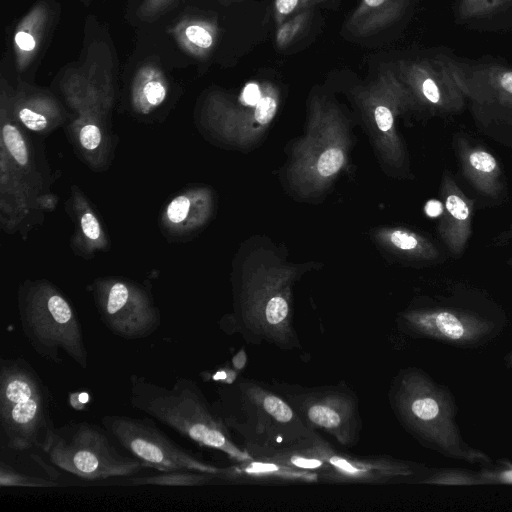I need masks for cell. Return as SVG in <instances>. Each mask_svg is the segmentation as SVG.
Listing matches in <instances>:
<instances>
[{
  "label": "cell",
  "instance_id": "obj_1",
  "mask_svg": "<svg viewBox=\"0 0 512 512\" xmlns=\"http://www.w3.org/2000/svg\"><path fill=\"white\" fill-rule=\"evenodd\" d=\"M388 397L397 420L423 447L468 464L493 465L489 455L462 436L457 423L458 406L449 387L426 371L418 367L399 370Z\"/></svg>",
  "mask_w": 512,
  "mask_h": 512
},
{
  "label": "cell",
  "instance_id": "obj_2",
  "mask_svg": "<svg viewBox=\"0 0 512 512\" xmlns=\"http://www.w3.org/2000/svg\"><path fill=\"white\" fill-rule=\"evenodd\" d=\"M230 431L251 455L311 444L321 436L307 427L288 401L271 385L239 378L217 389L212 403Z\"/></svg>",
  "mask_w": 512,
  "mask_h": 512
},
{
  "label": "cell",
  "instance_id": "obj_3",
  "mask_svg": "<svg viewBox=\"0 0 512 512\" xmlns=\"http://www.w3.org/2000/svg\"><path fill=\"white\" fill-rule=\"evenodd\" d=\"M504 309L482 291L456 288L401 312L399 329L409 337L460 349H479L506 330Z\"/></svg>",
  "mask_w": 512,
  "mask_h": 512
},
{
  "label": "cell",
  "instance_id": "obj_4",
  "mask_svg": "<svg viewBox=\"0 0 512 512\" xmlns=\"http://www.w3.org/2000/svg\"><path fill=\"white\" fill-rule=\"evenodd\" d=\"M129 383V402L134 409L199 447L220 451L234 463L253 459L236 444L231 431L194 380L179 377L167 388L132 374Z\"/></svg>",
  "mask_w": 512,
  "mask_h": 512
},
{
  "label": "cell",
  "instance_id": "obj_5",
  "mask_svg": "<svg viewBox=\"0 0 512 512\" xmlns=\"http://www.w3.org/2000/svg\"><path fill=\"white\" fill-rule=\"evenodd\" d=\"M51 400L47 386L26 359L1 357L0 428L9 449L46 451L56 428Z\"/></svg>",
  "mask_w": 512,
  "mask_h": 512
},
{
  "label": "cell",
  "instance_id": "obj_6",
  "mask_svg": "<svg viewBox=\"0 0 512 512\" xmlns=\"http://www.w3.org/2000/svg\"><path fill=\"white\" fill-rule=\"evenodd\" d=\"M117 445L103 426L71 421L55 428L44 453L53 466L86 480L127 477L147 468Z\"/></svg>",
  "mask_w": 512,
  "mask_h": 512
},
{
  "label": "cell",
  "instance_id": "obj_7",
  "mask_svg": "<svg viewBox=\"0 0 512 512\" xmlns=\"http://www.w3.org/2000/svg\"><path fill=\"white\" fill-rule=\"evenodd\" d=\"M19 317L24 337L39 356L62 363L64 353L82 369L88 368L81 324L60 293L48 288L28 291L20 299Z\"/></svg>",
  "mask_w": 512,
  "mask_h": 512
},
{
  "label": "cell",
  "instance_id": "obj_8",
  "mask_svg": "<svg viewBox=\"0 0 512 512\" xmlns=\"http://www.w3.org/2000/svg\"><path fill=\"white\" fill-rule=\"evenodd\" d=\"M271 386L310 429L326 432L345 447L358 442L362 430L359 401L346 385L304 387L276 383Z\"/></svg>",
  "mask_w": 512,
  "mask_h": 512
},
{
  "label": "cell",
  "instance_id": "obj_9",
  "mask_svg": "<svg viewBox=\"0 0 512 512\" xmlns=\"http://www.w3.org/2000/svg\"><path fill=\"white\" fill-rule=\"evenodd\" d=\"M101 424L113 440L147 468L160 471L190 469L218 476L222 467L202 460L173 441L149 418L103 415Z\"/></svg>",
  "mask_w": 512,
  "mask_h": 512
},
{
  "label": "cell",
  "instance_id": "obj_10",
  "mask_svg": "<svg viewBox=\"0 0 512 512\" xmlns=\"http://www.w3.org/2000/svg\"><path fill=\"white\" fill-rule=\"evenodd\" d=\"M340 112L323 99L314 97L310 109L311 131L305 145L299 148L295 167L304 183L323 185L342 168L345 162V142Z\"/></svg>",
  "mask_w": 512,
  "mask_h": 512
},
{
  "label": "cell",
  "instance_id": "obj_11",
  "mask_svg": "<svg viewBox=\"0 0 512 512\" xmlns=\"http://www.w3.org/2000/svg\"><path fill=\"white\" fill-rule=\"evenodd\" d=\"M311 451L327 464L321 481L330 483L419 484L429 468L392 457H365L338 451L322 437L311 446Z\"/></svg>",
  "mask_w": 512,
  "mask_h": 512
},
{
  "label": "cell",
  "instance_id": "obj_12",
  "mask_svg": "<svg viewBox=\"0 0 512 512\" xmlns=\"http://www.w3.org/2000/svg\"><path fill=\"white\" fill-rule=\"evenodd\" d=\"M395 69L418 105L444 116L464 109L467 98L454 76L450 57L400 60Z\"/></svg>",
  "mask_w": 512,
  "mask_h": 512
},
{
  "label": "cell",
  "instance_id": "obj_13",
  "mask_svg": "<svg viewBox=\"0 0 512 512\" xmlns=\"http://www.w3.org/2000/svg\"><path fill=\"white\" fill-rule=\"evenodd\" d=\"M357 97L373 125L383 134L389 158L394 164H401L405 153L394 129L395 118L418 104L395 67L379 73Z\"/></svg>",
  "mask_w": 512,
  "mask_h": 512
},
{
  "label": "cell",
  "instance_id": "obj_14",
  "mask_svg": "<svg viewBox=\"0 0 512 512\" xmlns=\"http://www.w3.org/2000/svg\"><path fill=\"white\" fill-rule=\"evenodd\" d=\"M98 309L106 328L126 340L147 338L161 325L160 313L148 297L120 281L100 291Z\"/></svg>",
  "mask_w": 512,
  "mask_h": 512
},
{
  "label": "cell",
  "instance_id": "obj_15",
  "mask_svg": "<svg viewBox=\"0 0 512 512\" xmlns=\"http://www.w3.org/2000/svg\"><path fill=\"white\" fill-rule=\"evenodd\" d=\"M54 0H37L17 22L12 34L15 67L20 74L33 68L42 56L59 17Z\"/></svg>",
  "mask_w": 512,
  "mask_h": 512
},
{
  "label": "cell",
  "instance_id": "obj_16",
  "mask_svg": "<svg viewBox=\"0 0 512 512\" xmlns=\"http://www.w3.org/2000/svg\"><path fill=\"white\" fill-rule=\"evenodd\" d=\"M440 197L442 211L437 232L447 252L453 258H459L472 235L475 201L461 190L449 170L442 175Z\"/></svg>",
  "mask_w": 512,
  "mask_h": 512
},
{
  "label": "cell",
  "instance_id": "obj_17",
  "mask_svg": "<svg viewBox=\"0 0 512 512\" xmlns=\"http://www.w3.org/2000/svg\"><path fill=\"white\" fill-rule=\"evenodd\" d=\"M454 76L467 100L512 112V68L500 64L470 66L450 58Z\"/></svg>",
  "mask_w": 512,
  "mask_h": 512
},
{
  "label": "cell",
  "instance_id": "obj_18",
  "mask_svg": "<svg viewBox=\"0 0 512 512\" xmlns=\"http://www.w3.org/2000/svg\"><path fill=\"white\" fill-rule=\"evenodd\" d=\"M453 143L461 172L468 183L486 198H502L506 184L496 157L484 146L463 134H457Z\"/></svg>",
  "mask_w": 512,
  "mask_h": 512
},
{
  "label": "cell",
  "instance_id": "obj_19",
  "mask_svg": "<svg viewBox=\"0 0 512 512\" xmlns=\"http://www.w3.org/2000/svg\"><path fill=\"white\" fill-rule=\"evenodd\" d=\"M218 480L237 483H310L320 481L317 473L275 462L251 459L222 467Z\"/></svg>",
  "mask_w": 512,
  "mask_h": 512
},
{
  "label": "cell",
  "instance_id": "obj_20",
  "mask_svg": "<svg viewBox=\"0 0 512 512\" xmlns=\"http://www.w3.org/2000/svg\"><path fill=\"white\" fill-rule=\"evenodd\" d=\"M408 0H361L346 27L356 37H366L396 22L404 13Z\"/></svg>",
  "mask_w": 512,
  "mask_h": 512
},
{
  "label": "cell",
  "instance_id": "obj_21",
  "mask_svg": "<svg viewBox=\"0 0 512 512\" xmlns=\"http://www.w3.org/2000/svg\"><path fill=\"white\" fill-rule=\"evenodd\" d=\"M169 33L186 54L202 60L214 49L219 29L216 22L207 17L187 15L177 20Z\"/></svg>",
  "mask_w": 512,
  "mask_h": 512
},
{
  "label": "cell",
  "instance_id": "obj_22",
  "mask_svg": "<svg viewBox=\"0 0 512 512\" xmlns=\"http://www.w3.org/2000/svg\"><path fill=\"white\" fill-rule=\"evenodd\" d=\"M471 103V113L478 129L512 148V112L491 104Z\"/></svg>",
  "mask_w": 512,
  "mask_h": 512
},
{
  "label": "cell",
  "instance_id": "obj_23",
  "mask_svg": "<svg viewBox=\"0 0 512 512\" xmlns=\"http://www.w3.org/2000/svg\"><path fill=\"white\" fill-rule=\"evenodd\" d=\"M388 243L411 260L435 263L442 259V251L434 241L407 229L390 230Z\"/></svg>",
  "mask_w": 512,
  "mask_h": 512
},
{
  "label": "cell",
  "instance_id": "obj_24",
  "mask_svg": "<svg viewBox=\"0 0 512 512\" xmlns=\"http://www.w3.org/2000/svg\"><path fill=\"white\" fill-rule=\"evenodd\" d=\"M167 91V81L159 66L148 63L139 67L133 84L134 98L137 103L157 107L166 99Z\"/></svg>",
  "mask_w": 512,
  "mask_h": 512
},
{
  "label": "cell",
  "instance_id": "obj_25",
  "mask_svg": "<svg viewBox=\"0 0 512 512\" xmlns=\"http://www.w3.org/2000/svg\"><path fill=\"white\" fill-rule=\"evenodd\" d=\"M217 480L214 474L190 470L179 469L170 471H160V473L129 478L127 483L133 485H158V486H176L192 487L208 484Z\"/></svg>",
  "mask_w": 512,
  "mask_h": 512
},
{
  "label": "cell",
  "instance_id": "obj_26",
  "mask_svg": "<svg viewBox=\"0 0 512 512\" xmlns=\"http://www.w3.org/2000/svg\"><path fill=\"white\" fill-rule=\"evenodd\" d=\"M419 484L473 486L486 485L480 471L429 467Z\"/></svg>",
  "mask_w": 512,
  "mask_h": 512
},
{
  "label": "cell",
  "instance_id": "obj_27",
  "mask_svg": "<svg viewBox=\"0 0 512 512\" xmlns=\"http://www.w3.org/2000/svg\"><path fill=\"white\" fill-rule=\"evenodd\" d=\"M0 486L1 487H29V488H53L60 484L50 477H41L22 473L1 460L0 462Z\"/></svg>",
  "mask_w": 512,
  "mask_h": 512
},
{
  "label": "cell",
  "instance_id": "obj_28",
  "mask_svg": "<svg viewBox=\"0 0 512 512\" xmlns=\"http://www.w3.org/2000/svg\"><path fill=\"white\" fill-rule=\"evenodd\" d=\"M310 18L308 9H304L277 26L275 43L279 49H286L304 31Z\"/></svg>",
  "mask_w": 512,
  "mask_h": 512
},
{
  "label": "cell",
  "instance_id": "obj_29",
  "mask_svg": "<svg viewBox=\"0 0 512 512\" xmlns=\"http://www.w3.org/2000/svg\"><path fill=\"white\" fill-rule=\"evenodd\" d=\"M512 0H460L458 14L464 19H476L490 16Z\"/></svg>",
  "mask_w": 512,
  "mask_h": 512
},
{
  "label": "cell",
  "instance_id": "obj_30",
  "mask_svg": "<svg viewBox=\"0 0 512 512\" xmlns=\"http://www.w3.org/2000/svg\"><path fill=\"white\" fill-rule=\"evenodd\" d=\"M3 141L15 161L24 166L28 162L25 141L16 126L6 123L2 127Z\"/></svg>",
  "mask_w": 512,
  "mask_h": 512
},
{
  "label": "cell",
  "instance_id": "obj_31",
  "mask_svg": "<svg viewBox=\"0 0 512 512\" xmlns=\"http://www.w3.org/2000/svg\"><path fill=\"white\" fill-rule=\"evenodd\" d=\"M178 0H142L138 17L144 22H155L170 11Z\"/></svg>",
  "mask_w": 512,
  "mask_h": 512
},
{
  "label": "cell",
  "instance_id": "obj_32",
  "mask_svg": "<svg viewBox=\"0 0 512 512\" xmlns=\"http://www.w3.org/2000/svg\"><path fill=\"white\" fill-rule=\"evenodd\" d=\"M302 0H274L273 16L276 26L280 25L295 12L301 11Z\"/></svg>",
  "mask_w": 512,
  "mask_h": 512
},
{
  "label": "cell",
  "instance_id": "obj_33",
  "mask_svg": "<svg viewBox=\"0 0 512 512\" xmlns=\"http://www.w3.org/2000/svg\"><path fill=\"white\" fill-rule=\"evenodd\" d=\"M483 467L481 473L486 485L512 484V465H505L498 468Z\"/></svg>",
  "mask_w": 512,
  "mask_h": 512
},
{
  "label": "cell",
  "instance_id": "obj_34",
  "mask_svg": "<svg viewBox=\"0 0 512 512\" xmlns=\"http://www.w3.org/2000/svg\"><path fill=\"white\" fill-rule=\"evenodd\" d=\"M190 200L184 196L174 198L168 205L166 215L172 223H181L188 216Z\"/></svg>",
  "mask_w": 512,
  "mask_h": 512
},
{
  "label": "cell",
  "instance_id": "obj_35",
  "mask_svg": "<svg viewBox=\"0 0 512 512\" xmlns=\"http://www.w3.org/2000/svg\"><path fill=\"white\" fill-rule=\"evenodd\" d=\"M79 139L85 149L94 150L101 143V131L99 127L93 123L85 124L80 130Z\"/></svg>",
  "mask_w": 512,
  "mask_h": 512
},
{
  "label": "cell",
  "instance_id": "obj_36",
  "mask_svg": "<svg viewBox=\"0 0 512 512\" xmlns=\"http://www.w3.org/2000/svg\"><path fill=\"white\" fill-rule=\"evenodd\" d=\"M82 231L90 240H97L100 237L101 229L97 218L91 212H85L81 217Z\"/></svg>",
  "mask_w": 512,
  "mask_h": 512
},
{
  "label": "cell",
  "instance_id": "obj_37",
  "mask_svg": "<svg viewBox=\"0 0 512 512\" xmlns=\"http://www.w3.org/2000/svg\"><path fill=\"white\" fill-rule=\"evenodd\" d=\"M512 242V224L506 229L499 232L492 240L494 246H504ZM507 263L512 266V258L507 260Z\"/></svg>",
  "mask_w": 512,
  "mask_h": 512
},
{
  "label": "cell",
  "instance_id": "obj_38",
  "mask_svg": "<svg viewBox=\"0 0 512 512\" xmlns=\"http://www.w3.org/2000/svg\"><path fill=\"white\" fill-rule=\"evenodd\" d=\"M326 0H302L301 10L309 9L311 6Z\"/></svg>",
  "mask_w": 512,
  "mask_h": 512
},
{
  "label": "cell",
  "instance_id": "obj_39",
  "mask_svg": "<svg viewBox=\"0 0 512 512\" xmlns=\"http://www.w3.org/2000/svg\"><path fill=\"white\" fill-rule=\"evenodd\" d=\"M504 365L508 369H512V349L504 356Z\"/></svg>",
  "mask_w": 512,
  "mask_h": 512
},
{
  "label": "cell",
  "instance_id": "obj_40",
  "mask_svg": "<svg viewBox=\"0 0 512 512\" xmlns=\"http://www.w3.org/2000/svg\"><path fill=\"white\" fill-rule=\"evenodd\" d=\"M235 1H239V0H219V2L223 5H230L231 3L235 2Z\"/></svg>",
  "mask_w": 512,
  "mask_h": 512
},
{
  "label": "cell",
  "instance_id": "obj_41",
  "mask_svg": "<svg viewBox=\"0 0 512 512\" xmlns=\"http://www.w3.org/2000/svg\"><path fill=\"white\" fill-rule=\"evenodd\" d=\"M81 3H83L86 7H88L93 0H79Z\"/></svg>",
  "mask_w": 512,
  "mask_h": 512
}]
</instances>
